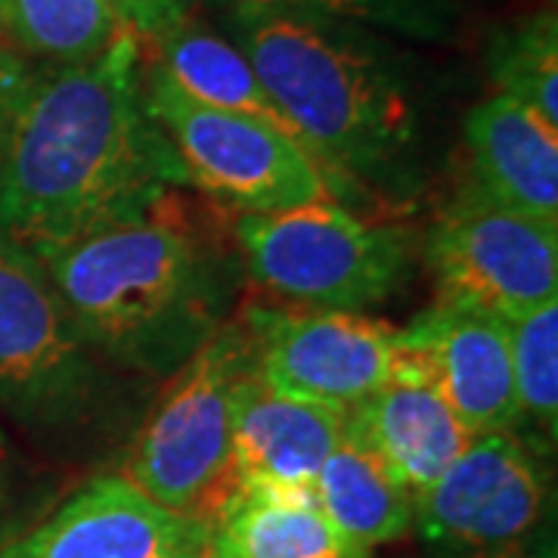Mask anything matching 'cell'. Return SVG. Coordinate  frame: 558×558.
Instances as JSON below:
<instances>
[{"instance_id":"7c38bea8","label":"cell","mask_w":558,"mask_h":558,"mask_svg":"<svg viewBox=\"0 0 558 558\" xmlns=\"http://www.w3.org/2000/svg\"><path fill=\"white\" fill-rule=\"evenodd\" d=\"M208 531L161 509L121 475L90 481L0 558H171Z\"/></svg>"},{"instance_id":"9a60e30c","label":"cell","mask_w":558,"mask_h":558,"mask_svg":"<svg viewBox=\"0 0 558 558\" xmlns=\"http://www.w3.org/2000/svg\"><path fill=\"white\" fill-rule=\"evenodd\" d=\"M348 428L413 497L450 469L475 435L428 385L388 379L348 410Z\"/></svg>"},{"instance_id":"ba28073f","label":"cell","mask_w":558,"mask_h":558,"mask_svg":"<svg viewBox=\"0 0 558 558\" xmlns=\"http://www.w3.org/2000/svg\"><path fill=\"white\" fill-rule=\"evenodd\" d=\"M440 304L515 319L558 299V223L465 193L425 242Z\"/></svg>"},{"instance_id":"30bf717a","label":"cell","mask_w":558,"mask_h":558,"mask_svg":"<svg viewBox=\"0 0 558 558\" xmlns=\"http://www.w3.org/2000/svg\"><path fill=\"white\" fill-rule=\"evenodd\" d=\"M255 376L274 395L354 410L395 369L398 329L357 311H252Z\"/></svg>"},{"instance_id":"603a6c76","label":"cell","mask_w":558,"mask_h":558,"mask_svg":"<svg viewBox=\"0 0 558 558\" xmlns=\"http://www.w3.org/2000/svg\"><path fill=\"white\" fill-rule=\"evenodd\" d=\"M143 7H146V20H149V35L146 38H156L161 28H168L171 22L186 16L190 0H143Z\"/></svg>"},{"instance_id":"6da1fadb","label":"cell","mask_w":558,"mask_h":558,"mask_svg":"<svg viewBox=\"0 0 558 558\" xmlns=\"http://www.w3.org/2000/svg\"><path fill=\"white\" fill-rule=\"evenodd\" d=\"M143 38L22 75L0 131V236L47 255L153 215L190 183L146 112Z\"/></svg>"},{"instance_id":"7a4b0ae2","label":"cell","mask_w":558,"mask_h":558,"mask_svg":"<svg viewBox=\"0 0 558 558\" xmlns=\"http://www.w3.org/2000/svg\"><path fill=\"white\" fill-rule=\"evenodd\" d=\"M230 40L329 174L398 178L418 143L413 69L376 28L289 7L218 3Z\"/></svg>"},{"instance_id":"8fae6325","label":"cell","mask_w":558,"mask_h":558,"mask_svg":"<svg viewBox=\"0 0 558 558\" xmlns=\"http://www.w3.org/2000/svg\"><path fill=\"white\" fill-rule=\"evenodd\" d=\"M391 379L428 385L475 438L519 428L506 319L438 304L398 329Z\"/></svg>"},{"instance_id":"8992f818","label":"cell","mask_w":558,"mask_h":558,"mask_svg":"<svg viewBox=\"0 0 558 558\" xmlns=\"http://www.w3.org/2000/svg\"><path fill=\"white\" fill-rule=\"evenodd\" d=\"M146 112L171 140L190 183L242 215H274L329 199L319 161L289 134L190 100L153 62L143 69Z\"/></svg>"},{"instance_id":"52a82bcc","label":"cell","mask_w":558,"mask_h":558,"mask_svg":"<svg viewBox=\"0 0 558 558\" xmlns=\"http://www.w3.org/2000/svg\"><path fill=\"white\" fill-rule=\"evenodd\" d=\"M97 366L47 267L0 236V403L28 425H65L90 407Z\"/></svg>"},{"instance_id":"d6986e66","label":"cell","mask_w":558,"mask_h":558,"mask_svg":"<svg viewBox=\"0 0 558 558\" xmlns=\"http://www.w3.org/2000/svg\"><path fill=\"white\" fill-rule=\"evenodd\" d=\"M124 28L109 0H0V40L53 65L97 57Z\"/></svg>"},{"instance_id":"4316f807","label":"cell","mask_w":558,"mask_h":558,"mask_svg":"<svg viewBox=\"0 0 558 558\" xmlns=\"http://www.w3.org/2000/svg\"><path fill=\"white\" fill-rule=\"evenodd\" d=\"M524 558H534V556H524Z\"/></svg>"},{"instance_id":"4fadbf2b","label":"cell","mask_w":558,"mask_h":558,"mask_svg":"<svg viewBox=\"0 0 558 558\" xmlns=\"http://www.w3.org/2000/svg\"><path fill=\"white\" fill-rule=\"evenodd\" d=\"M348 413L274 395L252 369L233 388L230 481L314 490L323 462L344 435ZM233 497V494H230Z\"/></svg>"},{"instance_id":"ffe728a7","label":"cell","mask_w":558,"mask_h":558,"mask_svg":"<svg viewBox=\"0 0 558 558\" xmlns=\"http://www.w3.org/2000/svg\"><path fill=\"white\" fill-rule=\"evenodd\" d=\"M499 94L524 102L558 128V20L553 10L499 28L487 47Z\"/></svg>"},{"instance_id":"484cf974","label":"cell","mask_w":558,"mask_h":558,"mask_svg":"<svg viewBox=\"0 0 558 558\" xmlns=\"http://www.w3.org/2000/svg\"><path fill=\"white\" fill-rule=\"evenodd\" d=\"M205 543H208V539H205ZM205 543H202V546H193V549H183V553H178V556H171V558H208Z\"/></svg>"},{"instance_id":"5bb4252c","label":"cell","mask_w":558,"mask_h":558,"mask_svg":"<svg viewBox=\"0 0 558 558\" xmlns=\"http://www.w3.org/2000/svg\"><path fill=\"white\" fill-rule=\"evenodd\" d=\"M465 146L478 193L519 215L558 223V128L506 94L472 106Z\"/></svg>"},{"instance_id":"e0dca14e","label":"cell","mask_w":558,"mask_h":558,"mask_svg":"<svg viewBox=\"0 0 558 558\" xmlns=\"http://www.w3.org/2000/svg\"><path fill=\"white\" fill-rule=\"evenodd\" d=\"M153 40L159 53L156 65L171 78L180 94L208 109L264 121L301 143L295 128L279 112L277 102L270 100L252 62L242 57L233 40L211 32L202 22H193L190 16L171 22Z\"/></svg>"},{"instance_id":"ac0fdd59","label":"cell","mask_w":558,"mask_h":558,"mask_svg":"<svg viewBox=\"0 0 558 558\" xmlns=\"http://www.w3.org/2000/svg\"><path fill=\"white\" fill-rule=\"evenodd\" d=\"M314 499L323 515L366 553L413 531V497L348 425L314 478Z\"/></svg>"},{"instance_id":"cb8c5ba5","label":"cell","mask_w":558,"mask_h":558,"mask_svg":"<svg viewBox=\"0 0 558 558\" xmlns=\"http://www.w3.org/2000/svg\"><path fill=\"white\" fill-rule=\"evenodd\" d=\"M22 75V62L16 57H10L7 50H0V131H3V116H7V106L13 100L16 87H20Z\"/></svg>"},{"instance_id":"9c48e42d","label":"cell","mask_w":558,"mask_h":558,"mask_svg":"<svg viewBox=\"0 0 558 558\" xmlns=\"http://www.w3.org/2000/svg\"><path fill=\"white\" fill-rule=\"evenodd\" d=\"M543 509L537 457L515 432H494L413 494V527L438 558H490L531 537Z\"/></svg>"},{"instance_id":"3957f363","label":"cell","mask_w":558,"mask_h":558,"mask_svg":"<svg viewBox=\"0 0 558 558\" xmlns=\"http://www.w3.org/2000/svg\"><path fill=\"white\" fill-rule=\"evenodd\" d=\"M165 205L40 255L87 348L149 376L178 373L227 304L223 260Z\"/></svg>"},{"instance_id":"44dd1931","label":"cell","mask_w":558,"mask_h":558,"mask_svg":"<svg viewBox=\"0 0 558 558\" xmlns=\"http://www.w3.org/2000/svg\"><path fill=\"white\" fill-rule=\"evenodd\" d=\"M519 422L527 418L549 444L558 428V299L509 319Z\"/></svg>"},{"instance_id":"d4e9b609","label":"cell","mask_w":558,"mask_h":558,"mask_svg":"<svg viewBox=\"0 0 558 558\" xmlns=\"http://www.w3.org/2000/svg\"><path fill=\"white\" fill-rule=\"evenodd\" d=\"M109 3L116 7V13L121 16V22H124V25H131L140 38H146V35H149V20H146V7H143V0H109Z\"/></svg>"},{"instance_id":"2e32d148","label":"cell","mask_w":558,"mask_h":558,"mask_svg":"<svg viewBox=\"0 0 558 558\" xmlns=\"http://www.w3.org/2000/svg\"><path fill=\"white\" fill-rule=\"evenodd\" d=\"M208 558H369L323 515L314 490L236 487L208 527Z\"/></svg>"},{"instance_id":"5b68a950","label":"cell","mask_w":558,"mask_h":558,"mask_svg":"<svg viewBox=\"0 0 558 558\" xmlns=\"http://www.w3.org/2000/svg\"><path fill=\"white\" fill-rule=\"evenodd\" d=\"M236 245L252 277L282 299L326 311L385 301L410 270V236L332 199L274 215H242Z\"/></svg>"},{"instance_id":"7402d4cb","label":"cell","mask_w":558,"mask_h":558,"mask_svg":"<svg viewBox=\"0 0 558 558\" xmlns=\"http://www.w3.org/2000/svg\"><path fill=\"white\" fill-rule=\"evenodd\" d=\"M218 3L307 10V13L360 22L376 32H391L416 40H444L453 32V0H218Z\"/></svg>"},{"instance_id":"277c9868","label":"cell","mask_w":558,"mask_h":558,"mask_svg":"<svg viewBox=\"0 0 558 558\" xmlns=\"http://www.w3.org/2000/svg\"><path fill=\"white\" fill-rule=\"evenodd\" d=\"M252 363V341L233 326H220L178 369L171 391L131 444L121 478L208 531L233 494V388Z\"/></svg>"}]
</instances>
